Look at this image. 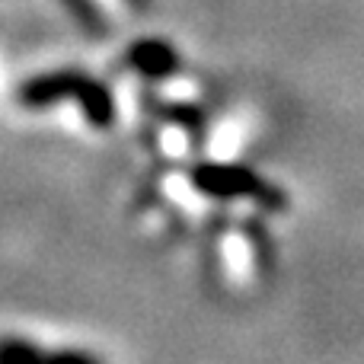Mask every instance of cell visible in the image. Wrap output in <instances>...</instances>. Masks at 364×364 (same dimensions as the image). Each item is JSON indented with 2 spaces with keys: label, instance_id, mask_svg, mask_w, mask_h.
I'll return each instance as SVG.
<instances>
[{
  "label": "cell",
  "instance_id": "obj_5",
  "mask_svg": "<svg viewBox=\"0 0 364 364\" xmlns=\"http://www.w3.org/2000/svg\"><path fill=\"white\" fill-rule=\"evenodd\" d=\"M42 364H106L96 352L90 348H74V346H61V348H48Z\"/></svg>",
  "mask_w": 364,
  "mask_h": 364
},
{
  "label": "cell",
  "instance_id": "obj_4",
  "mask_svg": "<svg viewBox=\"0 0 364 364\" xmlns=\"http://www.w3.org/2000/svg\"><path fill=\"white\" fill-rule=\"evenodd\" d=\"M45 352L38 342L23 339V336H6L4 348H0V364H42Z\"/></svg>",
  "mask_w": 364,
  "mask_h": 364
},
{
  "label": "cell",
  "instance_id": "obj_3",
  "mask_svg": "<svg viewBox=\"0 0 364 364\" xmlns=\"http://www.w3.org/2000/svg\"><path fill=\"white\" fill-rule=\"evenodd\" d=\"M125 64L132 70H138L141 77H147V80H166L179 70V55L164 38H141L128 48Z\"/></svg>",
  "mask_w": 364,
  "mask_h": 364
},
{
  "label": "cell",
  "instance_id": "obj_2",
  "mask_svg": "<svg viewBox=\"0 0 364 364\" xmlns=\"http://www.w3.org/2000/svg\"><path fill=\"white\" fill-rule=\"evenodd\" d=\"M188 186L198 195L214 201L250 198L262 211H272V214L288 211V195L278 186H272L262 173L250 170L243 164H195L188 170Z\"/></svg>",
  "mask_w": 364,
  "mask_h": 364
},
{
  "label": "cell",
  "instance_id": "obj_1",
  "mask_svg": "<svg viewBox=\"0 0 364 364\" xmlns=\"http://www.w3.org/2000/svg\"><path fill=\"white\" fill-rule=\"evenodd\" d=\"M58 102H74L80 106L90 128L106 132L115 125V100L106 83L80 74V70H51L38 74L19 87V106L23 109H48Z\"/></svg>",
  "mask_w": 364,
  "mask_h": 364
}]
</instances>
